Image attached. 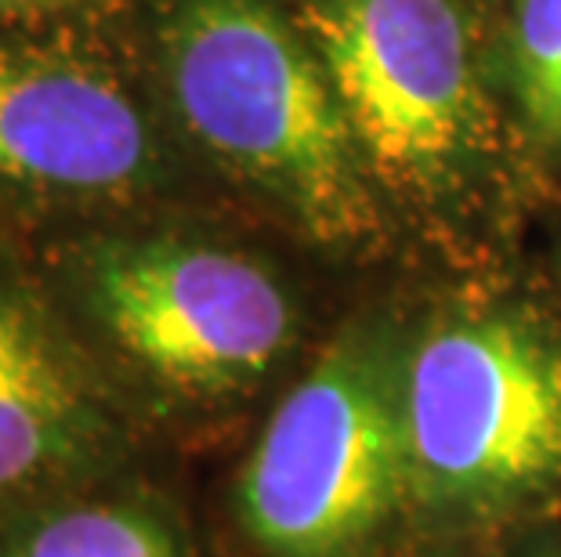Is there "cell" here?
Listing matches in <instances>:
<instances>
[{
  "mask_svg": "<svg viewBox=\"0 0 561 557\" xmlns=\"http://www.w3.org/2000/svg\"><path fill=\"white\" fill-rule=\"evenodd\" d=\"M405 351L396 318L359 315L283 395L236 485L265 557H369L410 507Z\"/></svg>",
  "mask_w": 561,
  "mask_h": 557,
  "instance_id": "5b68a950",
  "label": "cell"
},
{
  "mask_svg": "<svg viewBox=\"0 0 561 557\" xmlns=\"http://www.w3.org/2000/svg\"><path fill=\"white\" fill-rule=\"evenodd\" d=\"M529 557H554V554H529Z\"/></svg>",
  "mask_w": 561,
  "mask_h": 557,
  "instance_id": "8fae6325",
  "label": "cell"
},
{
  "mask_svg": "<svg viewBox=\"0 0 561 557\" xmlns=\"http://www.w3.org/2000/svg\"><path fill=\"white\" fill-rule=\"evenodd\" d=\"M121 423L62 312L0 257V514L99 478Z\"/></svg>",
  "mask_w": 561,
  "mask_h": 557,
  "instance_id": "52a82bcc",
  "label": "cell"
},
{
  "mask_svg": "<svg viewBox=\"0 0 561 557\" xmlns=\"http://www.w3.org/2000/svg\"><path fill=\"white\" fill-rule=\"evenodd\" d=\"M167 174L160 127L121 73L66 47L0 40V196L105 207Z\"/></svg>",
  "mask_w": 561,
  "mask_h": 557,
  "instance_id": "8992f818",
  "label": "cell"
},
{
  "mask_svg": "<svg viewBox=\"0 0 561 557\" xmlns=\"http://www.w3.org/2000/svg\"><path fill=\"white\" fill-rule=\"evenodd\" d=\"M83 0H0V15H41V11L73 8Z\"/></svg>",
  "mask_w": 561,
  "mask_h": 557,
  "instance_id": "30bf717a",
  "label": "cell"
},
{
  "mask_svg": "<svg viewBox=\"0 0 561 557\" xmlns=\"http://www.w3.org/2000/svg\"><path fill=\"white\" fill-rule=\"evenodd\" d=\"M493 51L522 146L561 156V0H511Z\"/></svg>",
  "mask_w": 561,
  "mask_h": 557,
  "instance_id": "9c48e42d",
  "label": "cell"
},
{
  "mask_svg": "<svg viewBox=\"0 0 561 557\" xmlns=\"http://www.w3.org/2000/svg\"><path fill=\"white\" fill-rule=\"evenodd\" d=\"M88 337L178 406L247 398L290 359L301 312L265 257L207 235L102 232L55 257Z\"/></svg>",
  "mask_w": 561,
  "mask_h": 557,
  "instance_id": "3957f363",
  "label": "cell"
},
{
  "mask_svg": "<svg viewBox=\"0 0 561 557\" xmlns=\"http://www.w3.org/2000/svg\"><path fill=\"white\" fill-rule=\"evenodd\" d=\"M410 507L438 521L529 511L561 489V337L515 301L435 312L405 351Z\"/></svg>",
  "mask_w": 561,
  "mask_h": 557,
  "instance_id": "277c9868",
  "label": "cell"
},
{
  "mask_svg": "<svg viewBox=\"0 0 561 557\" xmlns=\"http://www.w3.org/2000/svg\"><path fill=\"white\" fill-rule=\"evenodd\" d=\"M388 214L460 229L507 204L522 135L468 0H286Z\"/></svg>",
  "mask_w": 561,
  "mask_h": 557,
  "instance_id": "6da1fadb",
  "label": "cell"
},
{
  "mask_svg": "<svg viewBox=\"0 0 561 557\" xmlns=\"http://www.w3.org/2000/svg\"><path fill=\"white\" fill-rule=\"evenodd\" d=\"M152 44L167 109L221 174L322 251L385 235L388 210L286 0H160Z\"/></svg>",
  "mask_w": 561,
  "mask_h": 557,
  "instance_id": "7a4b0ae2",
  "label": "cell"
},
{
  "mask_svg": "<svg viewBox=\"0 0 561 557\" xmlns=\"http://www.w3.org/2000/svg\"><path fill=\"white\" fill-rule=\"evenodd\" d=\"M0 557H188L185 529L146 496L44 500L8 514Z\"/></svg>",
  "mask_w": 561,
  "mask_h": 557,
  "instance_id": "ba28073f",
  "label": "cell"
}]
</instances>
